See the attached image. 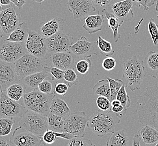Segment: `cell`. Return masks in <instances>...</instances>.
I'll list each match as a JSON object with an SVG mask.
<instances>
[{"mask_svg": "<svg viewBox=\"0 0 158 146\" xmlns=\"http://www.w3.org/2000/svg\"><path fill=\"white\" fill-rule=\"evenodd\" d=\"M136 111L140 123L158 130V84L146 88L137 101Z\"/></svg>", "mask_w": 158, "mask_h": 146, "instance_id": "6da1fadb", "label": "cell"}, {"mask_svg": "<svg viewBox=\"0 0 158 146\" xmlns=\"http://www.w3.org/2000/svg\"><path fill=\"white\" fill-rule=\"evenodd\" d=\"M120 122V118L111 110H99L89 118L87 127L96 136L102 137L107 134L113 133L116 125Z\"/></svg>", "mask_w": 158, "mask_h": 146, "instance_id": "7a4b0ae2", "label": "cell"}, {"mask_svg": "<svg viewBox=\"0 0 158 146\" xmlns=\"http://www.w3.org/2000/svg\"><path fill=\"white\" fill-rule=\"evenodd\" d=\"M145 76V69L143 61L135 55L123 64V78L127 86L132 91L139 90Z\"/></svg>", "mask_w": 158, "mask_h": 146, "instance_id": "3957f363", "label": "cell"}, {"mask_svg": "<svg viewBox=\"0 0 158 146\" xmlns=\"http://www.w3.org/2000/svg\"><path fill=\"white\" fill-rule=\"evenodd\" d=\"M56 95L55 93L44 94L38 90L26 93L23 97V106L28 110L48 116L51 102Z\"/></svg>", "mask_w": 158, "mask_h": 146, "instance_id": "277c9868", "label": "cell"}, {"mask_svg": "<svg viewBox=\"0 0 158 146\" xmlns=\"http://www.w3.org/2000/svg\"><path fill=\"white\" fill-rule=\"evenodd\" d=\"M19 124L29 132L41 138L48 130L47 116L28 110L21 118Z\"/></svg>", "mask_w": 158, "mask_h": 146, "instance_id": "5b68a950", "label": "cell"}, {"mask_svg": "<svg viewBox=\"0 0 158 146\" xmlns=\"http://www.w3.org/2000/svg\"><path fill=\"white\" fill-rule=\"evenodd\" d=\"M14 65L19 80L31 74L44 71L47 67L44 60L28 53L20 57Z\"/></svg>", "mask_w": 158, "mask_h": 146, "instance_id": "8992f818", "label": "cell"}, {"mask_svg": "<svg viewBox=\"0 0 158 146\" xmlns=\"http://www.w3.org/2000/svg\"><path fill=\"white\" fill-rule=\"evenodd\" d=\"M25 45L27 51L29 54L44 60L51 57L48 49L47 39L38 32L29 29L28 37Z\"/></svg>", "mask_w": 158, "mask_h": 146, "instance_id": "52a82bcc", "label": "cell"}, {"mask_svg": "<svg viewBox=\"0 0 158 146\" xmlns=\"http://www.w3.org/2000/svg\"><path fill=\"white\" fill-rule=\"evenodd\" d=\"M64 119V132L76 137H84L89 118L83 111H77L68 115Z\"/></svg>", "mask_w": 158, "mask_h": 146, "instance_id": "ba28073f", "label": "cell"}, {"mask_svg": "<svg viewBox=\"0 0 158 146\" xmlns=\"http://www.w3.org/2000/svg\"><path fill=\"white\" fill-rule=\"evenodd\" d=\"M28 54L25 43L14 42H0V61L14 64L24 55Z\"/></svg>", "mask_w": 158, "mask_h": 146, "instance_id": "9c48e42d", "label": "cell"}, {"mask_svg": "<svg viewBox=\"0 0 158 146\" xmlns=\"http://www.w3.org/2000/svg\"><path fill=\"white\" fill-rule=\"evenodd\" d=\"M69 51L78 59L89 58L92 55L100 54L97 41H89L85 36L81 37L73 43L70 46Z\"/></svg>", "mask_w": 158, "mask_h": 146, "instance_id": "30bf717a", "label": "cell"}, {"mask_svg": "<svg viewBox=\"0 0 158 146\" xmlns=\"http://www.w3.org/2000/svg\"><path fill=\"white\" fill-rule=\"evenodd\" d=\"M27 108L23 105L14 101L2 92L0 98V118H22L27 111Z\"/></svg>", "mask_w": 158, "mask_h": 146, "instance_id": "8fae6325", "label": "cell"}, {"mask_svg": "<svg viewBox=\"0 0 158 146\" xmlns=\"http://www.w3.org/2000/svg\"><path fill=\"white\" fill-rule=\"evenodd\" d=\"M21 23L20 14L11 5L0 13V26L6 35H9Z\"/></svg>", "mask_w": 158, "mask_h": 146, "instance_id": "7c38bea8", "label": "cell"}, {"mask_svg": "<svg viewBox=\"0 0 158 146\" xmlns=\"http://www.w3.org/2000/svg\"><path fill=\"white\" fill-rule=\"evenodd\" d=\"M10 142L15 146H40L42 139L19 126L14 130Z\"/></svg>", "mask_w": 158, "mask_h": 146, "instance_id": "4fadbf2b", "label": "cell"}, {"mask_svg": "<svg viewBox=\"0 0 158 146\" xmlns=\"http://www.w3.org/2000/svg\"><path fill=\"white\" fill-rule=\"evenodd\" d=\"M68 9L72 13L74 19H79L81 22L85 21L90 14L94 13L96 8L92 0H68Z\"/></svg>", "mask_w": 158, "mask_h": 146, "instance_id": "5bb4252c", "label": "cell"}, {"mask_svg": "<svg viewBox=\"0 0 158 146\" xmlns=\"http://www.w3.org/2000/svg\"><path fill=\"white\" fill-rule=\"evenodd\" d=\"M47 43L51 56L54 53L69 51L70 46L73 44V38L63 32H59L47 39Z\"/></svg>", "mask_w": 158, "mask_h": 146, "instance_id": "9a60e30c", "label": "cell"}, {"mask_svg": "<svg viewBox=\"0 0 158 146\" xmlns=\"http://www.w3.org/2000/svg\"><path fill=\"white\" fill-rule=\"evenodd\" d=\"M19 81L14 64L0 61V88L1 91L5 93L10 86Z\"/></svg>", "mask_w": 158, "mask_h": 146, "instance_id": "2e32d148", "label": "cell"}, {"mask_svg": "<svg viewBox=\"0 0 158 146\" xmlns=\"http://www.w3.org/2000/svg\"><path fill=\"white\" fill-rule=\"evenodd\" d=\"M50 58L54 67L64 71L75 69L77 58L70 51L54 53L51 55Z\"/></svg>", "mask_w": 158, "mask_h": 146, "instance_id": "e0dca14e", "label": "cell"}, {"mask_svg": "<svg viewBox=\"0 0 158 146\" xmlns=\"http://www.w3.org/2000/svg\"><path fill=\"white\" fill-rule=\"evenodd\" d=\"M133 2L132 0H123L114 3L112 12L114 15L124 22H130L134 18Z\"/></svg>", "mask_w": 158, "mask_h": 146, "instance_id": "ac0fdd59", "label": "cell"}, {"mask_svg": "<svg viewBox=\"0 0 158 146\" xmlns=\"http://www.w3.org/2000/svg\"><path fill=\"white\" fill-rule=\"evenodd\" d=\"M49 74L46 70L25 76L19 80V82L23 86L25 93L38 90V86L41 83L48 77Z\"/></svg>", "mask_w": 158, "mask_h": 146, "instance_id": "d6986e66", "label": "cell"}, {"mask_svg": "<svg viewBox=\"0 0 158 146\" xmlns=\"http://www.w3.org/2000/svg\"><path fill=\"white\" fill-rule=\"evenodd\" d=\"M64 20L60 18H54L40 27V34L46 39L50 38L59 32H63Z\"/></svg>", "mask_w": 158, "mask_h": 146, "instance_id": "ffe728a7", "label": "cell"}, {"mask_svg": "<svg viewBox=\"0 0 158 146\" xmlns=\"http://www.w3.org/2000/svg\"><path fill=\"white\" fill-rule=\"evenodd\" d=\"M105 19L103 15L98 12L97 15H89L85 20L83 28L89 34H94L101 31L103 28V22Z\"/></svg>", "mask_w": 158, "mask_h": 146, "instance_id": "44dd1931", "label": "cell"}, {"mask_svg": "<svg viewBox=\"0 0 158 146\" xmlns=\"http://www.w3.org/2000/svg\"><path fill=\"white\" fill-rule=\"evenodd\" d=\"M143 63L149 76L153 78H158V52H149L146 55Z\"/></svg>", "mask_w": 158, "mask_h": 146, "instance_id": "7402d4cb", "label": "cell"}, {"mask_svg": "<svg viewBox=\"0 0 158 146\" xmlns=\"http://www.w3.org/2000/svg\"><path fill=\"white\" fill-rule=\"evenodd\" d=\"M102 15L108 20V27L110 28L113 33L114 41L117 42L120 38V34L118 32L120 26L124 23L123 20L119 19L114 15L112 11H109L106 9H104L101 11Z\"/></svg>", "mask_w": 158, "mask_h": 146, "instance_id": "603a6c76", "label": "cell"}, {"mask_svg": "<svg viewBox=\"0 0 158 146\" xmlns=\"http://www.w3.org/2000/svg\"><path fill=\"white\" fill-rule=\"evenodd\" d=\"M50 110L51 114L56 115L63 118L71 114L70 109L66 102L56 95L55 96L51 102Z\"/></svg>", "mask_w": 158, "mask_h": 146, "instance_id": "cb8c5ba5", "label": "cell"}, {"mask_svg": "<svg viewBox=\"0 0 158 146\" xmlns=\"http://www.w3.org/2000/svg\"><path fill=\"white\" fill-rule=\"evenodd\" d=\"M138 134L144 144H152L158 142V130L149 125H143Z\"/></svg>", "mask_w": 158, "mask_h": 146, "instance_id": "d4e9b609", "label": "cell"}, {"mask_svg": "<svg viewBox=\"0 0 158 146\" xmlns=\"http://www.w3.org/2000/svg\"><path fill=\"white\" fill-rule=\"evenodd\" d=\"M129 137L124 130H118L111 133L107 140L106 146H128Z\"/></svg>", "mask_w": 158, "mask_h": 146, "instance_id": "484cf974", "label": "cell"}, {"mask_svg": "<svg viewBox=\"0 0 158 146\" xmlns=\"http://www.w3.org/2000/svg\"><path fill=\"white\" fill-rule=\"evenodd\" d=\"M29 29L25 22H22L18 28L10 34L5 41L25 43L28 37Z\"/></svg>", "mask_w": 158, "mask_h": 146, "instance_id": "4316f807", "label": "cell"}, {"mask_svg": "<svg viewBox=\"0 0 158 146\" xmlns=\"http://www.w3.org/2000/svg\"><path fill=\"white\" fill-rule=\"evenodd\" d=\"M48 130L58 133L64 132V119L63 117L50 113L48 116Z\"/></svg>", "mask_w": 158, "mask_h": 146, "instance_id": "83f0119b", "label": "cell"}, {"mask_svg": "<svg viewBox=\"0 0 158 146\" xmlns=\"http://www.w3.org/2000/svg\"><path fill=\"white\" fill-rule=\"evenodd\" d=\"M5 93L10 99L18 102L23 97L25 91L23 86L18 82L10 86Z\"/></svg>", "mask_w": 158, "mask_h": 146, "instance_id": "f1b7e54d", "label": "cell"}, {"mask_svg": "<svg viewBox=\"0 0 158 146\" xmlns=\"http://www.w3.org/2000/svg\"><path fill=\"white\" fill-rule=\"evenodd\" d=\"M92 91L96 95L103 96L110 99V89L108 79H102L95 84L92 88Z\"/></svg>", "mask_w": 158, "mask_h": 146, "instance_id": "f546056e", "label": "cell"}, {"mask_svg": "<svg viewBox=\"0 0 158 146\" xmlns=\"http://www.w3.org/2000/svg\"><path fill=\"white\" fill-rule=\"evenodd\" d=\"M98 46L100 51V54L107 57H111L115 54L112 45L109 42L105 40L100 35H98V39L97 41Z\"/></svg>", "mask_w": 158, "mask_h": 146, "instance_id": "4dcf8cb0", "label": "cell"}, {"mask_svg": "<svg viewBox=\"0 0 158 146\" xmlns=\"http://www.w3.org/2000/svg\"><path fill=\"white\" fill-rule=\"evenodd\" d=\"M92 66V61L89 58H81L76 61L75 69L80 75L85 76L88 74Z\"/></svg>", "mask_w": 158, "mask_h": 146, "instance_id": "1f68e13d", "label": "cell"}, {"mask_svg": "<svg viewBox=\"0 0 158 146\" xmlns=\"http://www.w3.org/2000/svg\"><path fill=\"white\" fill-rule=\"evenodd\" d=\"M107 79L109 83L110 89V97L109 99L110 101L117 99V96L120 88L123 86L124 82L120 79H113L111 78L108 77Z\"/></svg>", "mask_w": 158, "mask_h": 146, "instance_id": "d6a6232c", "label": "cell"}, {"mask_svg": "<svg viewBox=\"0 0 158 146\" xmlns=\"http://www.w3.org/2000/svg\"><path fill=\"white\" fill-rule=\"evenodd\" d=\"M44 70H46L51 75V79L56 85L58 83L63 82L64 71L54 67H46Z\"/></svg>", "mask_w": 158, "mask_h": 146, "instance_id": "836d02e7", "label": "cell"}, {"mask_svg": "<svg viewBox=\"0 0 158 146\" xmlns=\"http://www.w3.org/2000/svg\"><path fill=\"white\" fill-rule=\"evenodd\" d=\"M15 121L10 118H0V137L9 135L13 129Z\"/></svg>", "mask_w": 158, "mask_h": 146, "instance_id": "e575fe53", "label": "cell"}, {"mask_svg": "<svg viewBox=\"0 0 158 146\" xmlns=\"http://www.w3.org/2000/svg\"><path fill=\"white\" fill-rule=\"evenodd\" d=\"M127 87L126 83H124L117 95V99L120 102L121 105L124 108L127 110V108H129L131 106V100L129 95L127 93Z\"/></svg>", "mask_w": 158, "mask_h": 146, "instance_id": "d590c367", "label": "cell"}, {"mask_svg": "<svg viewBox=\"0 0 158 146\" xmlns=\"http://www.w3.org/2000/svg\"><path fill=\"white\" fill-rule=\"evenodd\" d=\"M64 82L65 83L69 88L73 85H77L78 83V78L74 69H70L64 71Z\"/></svg>", "mask_w": 158, "mask_h": 146, "instance_id": "8d00e7d4", "label": "cell"}, {"mask_svg": "<svg viewBox=\"0 0 158 146\" xmlns=\"http://www.w3.org/2000/svg\"><path fill=\"white\" fill-rule=\"evenodd\" d=\"M148 28L154 45L158 46V24L155 22L153 18L149 20Z\"/></svg>", "mask_w": 158, "mask_h": 146, "instance_id": "74e56055", "label": "cell"}, {"mask_svg": "<svg viewBox=\"0 0 158 146\" xmlns=\"http://www.w3.org/2000/svg\"><path fill=\"white\" fill-rule=\"evenodd\" d=\"M46 78L38 86V90L40 92H41L44 94H51V93H55L54 86L55 84L51 79H48Z\"/></svg>", "mask_w": 158, "mask_h": 146, "instance_id": "f35d334b", "label": "cell"}, {"mask_svg": "<svg viewBox=\"0 0 158 146\" xmlns=\"http://www.w3.org/2000/svg\"><path fill=\"white\" fill-rule=\"evenodd\" d=\"M96 105L101 111L111 110V105L110 100L107 97L103 96H98L96 100Z\"/></svg>", "mask_w": 158, "mask_h": 146, "instance_id": "ab89813d", "label": "cell"}, {"mask_svg": "<svg viewBox=\"0 0 158 146\" xmlns=\"http://www.w3.org/2000/svg\"><path fill=\"white\" fill-rule=\"evenodd\" d=\"M67 146H93L91 140L84 137H75L69 142Z\"/></svg>", "mask_w": 158, "mask_h": 146, "instance_id": "60d3db41", "label": "cell"}, {"mask_svg": "<svg viewBox=\"0 0 158 146\" xmlns=\"http://www.w3.org/2000/svg\"><path fill=\"white\" fill-rule=\"evenodd\" d=\"M117 63L115 59L112 57H107L102 63V67L106 71H111L116 67Z\"/></svg>", "mask_w": 158, "mask_h": 146, "instance_id": "b9f144b4", "label": "cell"}, {"mask_svg": "<svg viewBox=\"0 0 158 146\" xmlns=\"http://www.w3.org/2000/svg\"><path fill=\"white\" fill-rule=\"evenodd\" d=\"M56 138L57 137L56 136L55 132L51 130H47L42 137V140L44 143L48 144H51L54 143L56 141Z\"/></svg>", "mask_w": 158, "mask_h": 146, "instance_id": "7bdbcfd3", "label": "cell"}, {"mask_svg": "<svg viewBox=\"0 0 158 146\" xmlns=\"http://www.w3.org/2000/svg\"><path fill=\"white\" fill-rule=\"evenodd\" d=\"M69 88V86L64 82L58 83L55 86V93L57 95L64 96L67 94Z\"/></svg>", "mask_w": 158, "mask_h": 146, "instance_id": "ee69618b", "label": "cell"}, {"mask_svg": "<svg viewBox=\"0 0 158 146\" xmlns=\"http://www.w3.org/2000/svg\"><path fill=\"white\" fill-rule=\"evenodd\" d=\"M132 1L136 2L139 4V7L141 6L143 7L144 10L147 11L154 5L156 0H132Z\"/></svg>", "mask_w": 158, "mask_h": 146, "instance_id": "f6af8a7d", "label": "cell"}, {"mask_svg": "<svg viewBox=\"0 0 158 146\" xmlns=\"http://www.w3.org/2000/svg\"><path fill=\"white\" fill-rule=\"evenodd\" d=\"M111 111L113 112L114 114H115L120 118L126 115L127 109L124 108L122 105H120L115 106H111Z\"/></svg>", "mask_w": 158, "mask_h": 146, "instance_id": "bcb514c9", "label": "cell"}, {"mask_svg": "<svg viewBox=\"0 0 158 146\" xmlns=\"http://www.w3.org/2000/svg\"><path fill=\"white\" fill-rule=\"evenodd\" d=\"M114 0H92L95 7H105L108 6L111 2Z\"/></svg>", "mask_w": 158, "mask_h": 146, "instance_id": "7dc6e473", "label": "cell"}, {"mask_svg": "<svg viewBox=\"0 0 158 146\" xmlns=\"http://www.w3.org/2000/svg\"><path fill=\"white\" fill-rule=\"evenodd\" d=\"M11 3L18 7L19 10L22 9L23 6L26 4L25 0H10Z\"/></svg>", "mask_w": 158, "mask_h": 146, "instance_id": "c3c4849f", "label": "cell"}, {"mask_svg": "<svg viewBox=\"0 0 158 146\" xmlns=\"http://www.w3.org/2000/svg\"><path fill=\"white\" fill-rule=\"evenodd\" d=\"M141 138L139 134L136 133L134 135L133 138V144L132 146H141L140 142L141 140Z\"/></svg>", "mask_w": 158, "mask_h": 146, "instance_id": "681fc988", "label": "cell"}, {"mask_svg": "<svg viewBox=\"0 0 158 146\" xmlns=\"http://www.w3.org/2000/svg\"><path fill=\"white\" fill-rule=\"evenodd\" d=\"M0 146H11V145L3 137H0Z\"/></svg>", "mask_w": 158, "mask_h": 146, "instance_id": "f907efd6", "label": "cell"}, {"mask_svg": "<svg viewBox=\"0 0 158 146\" xmlns=\"http://www.w3.org/2000/svg\"><path fill=\"white\" fill-rule=\"evenodd\" d=\"M11 2L10 0H0V4L3 6H7V5L10 6Z\"/></svg>", "mask_w": 158, "mask_h": 146, "instance_id": "816d5d0a", "label": "cell"}, {"mask_svg": "<svg viewBox=\"0 0 158 146\" xmlns=\"http://www.w3.org/2000/svg\"><path fill=\"white\" fill-rule=\"evenodd\" d=\"M111 106H115L121 105V103H120V102L116 99H114L113 101H111Z\"/></svg>", "mask_w": 158, "mask_h": 146, "instance_id": "f5cc1de1", "label": "cell"}, {"mask_svg": "<svg viewBox=\"0 0 158 146\" xmlns=\"http://www.w3.org/2000/svg\"><path fill=\"white\" fill-rule=\"evenodd\" d=\"M3 36H4V33H3L2 29H1V26H0V39L2 38Z\"/></svg>", "mask_w": 158, "mask_h": 146, "instance_id": "db71d44e", "label": "cell"}, {"mask_svg": "<svg viewBox=\"0 0 158 146\" xmlns=\"http://www.w3.org/2000/svg\"><path fill=\"white\" fill-rule=\"evenodd\" d=\"M155 10H156V12L158 13V1L156 2V5H155ZM156 18H158V15L156 16Z\"/></svg>", "mask_w": 158, "mask_h": 146, "instance_id": "11a10c76", "label": "cell"}, {"mask_svg": "<svg viewBox=\"0 0 158 146\" xmlns=\"http://www.w3.org/2000/svg\"><path fill=\"white\" fill-rule=\"evenodd\" d=\"M33 1H35V2H37V3H39V4H41L45 0H33Z\"/></svg>", "mask_w": 158, "mask_h": 146, "instance_id": "9f6ffc18", "label": "cell"}, {"mask_svg": "<svg viewBox=\"0 0 158 146\" xmlns=\"http://www.w3.org/2000/svg\"><path fill=\"white\" fill-rule=\"evenodd\" d=\"M3 11V9H2V7L1 6V5L0 4V13H1L2 11Z\"/></svg>", "mask_w": 158, "mask_h": 146, "instance_id": "6f0895ef", "label": "cell"}, {"mask_svg": "<svg viewBox=\"0 0 158 146\" xmlns=\"http://www.w3.org/2000/svg\"><path fill=\"white\" fill-rule=\"evenodd\" d=\"M1 93H2V91H1V88H0V98H1Z\"/></svg>", "mask_w": 158, "mask_h": 146, "instance_id": "680465c9", "label": "cell"}, {"mask_svg": "<svg viewBox=\"0 0 158 146\" xmlns=\"http://www.w3.org/2000/svg\"><path fill=\"white\" fill-rule=\"evenodd\" d=\"M155 146H158V143H156V145H155Z\"/></svg>", "mask_w": 158, "mask_h": 146, "instance_id": "91938a15", "label": "cell"}, {"mask_svg": "<svg viewBox=\"0 0 158 146\" xmlns=\"http://www.w3.org/2000/svg\"><path fill=\"white\" fill-rule=\"evenodd\" d=\"M95 146V145H94V146Z\"/></svg>", "mask_w": 158, "mask_h": 146, "instance_id": "94428289", "label": "cell"}]
</instances>
